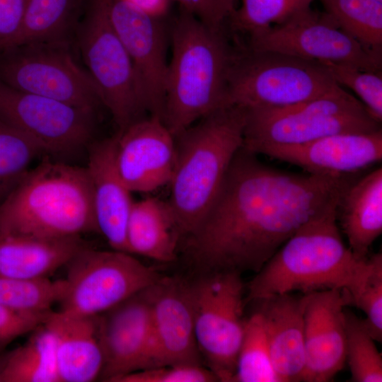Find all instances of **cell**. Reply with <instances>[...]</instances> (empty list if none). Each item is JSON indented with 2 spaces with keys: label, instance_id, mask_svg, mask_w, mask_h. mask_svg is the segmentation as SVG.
Segmentation results:
<instances>
[{
  "label": "cell",
  "instance_id": "6da1fadb",
  "mask_svg": "<svg viewBox=\"0 0 382 382\" xmlns=\"http://www.w3.org/2000/svg\"><path fill=\"white\" fill-rule=\"evenodd\" d=\"M256 156L238 150L216 199L187 236L191 257L204 272H257L351 182L347 175L284 171Z\"/></svg>",
  "mask_w": 382,
  "mask_h": 382
},
{
  "label": "cell",
  "instance_id": "7a4b0ae2",
  "mask_svg": "<svg viewBox=\"0 0 382 382\" xmlns=\"http://www.w3.org/2000/svg\"><path fill=\"white\" fill-rule=\"evenodd\" d=\"M340 196L301 226L256 272L248 286L247 301L340 289L350 304L369 272L371 260L358 258L345 245L336 217Z\"/></svg>",
  "mask_w": 382,
  "mask_h": 382
},
{
  "label": "cell",
  "instance_id": "3957f363",
  "mask_svg": "<svg viewBox=\"0 0 382 382\" xmlns=\"http://www.w3.org/2000/svg\"><path fill=\"white\" fill-rule=\"evenodd\" d=\"M163 122L175 137L212 112L229 106L228 76L236 48L225 27L212 28L180 7L170 28Z\"/></svg>",
  "mask_w": 382,
  "mask_h": 382
},
{
  "label": "cell",
  "instance_id": "277c9868",
  "mask_svg": "<svg viewBox=\"0 0 382 382\" xmlns=\"http://www.w3.org/2000/svg\"><path fill=\"white\" fill-rule=\"evenodd\" d=\"M243 108L229 105L201 118L175 137V163L168 203L182 236L198 226L216 199L243 144Z\"/></svg>",
  "mask_w": 382,
  "mask_h": 382
},
{
  "label": "cell",
  "instance_id": "5b68a950",
  "mask_svg": "<svg viewBox=\"0 0 382 382\" xmlns=\"http://www.w3.org/2000/svg\"><path fill=\"white\" fill-rule=\"evenodd\" d=\"M98 231L86 168L47 161L0 203V235L44 238Z\"/></svg>",
  "mask_w": 382,
  "mask_h": 382
},
{
  "label": "cell",
  "instance_id": "8992f818",
  "mask_svg": "<svg viewBox=\"0 0 382 382\" xmlns=\"http://www.w3.org/2000/svg\"><path fill=\"white\" fill-rule=\"evenodd\" d=\"M243 147L298 145L342 133L381 129L365 105L341 86L314 99L281 108L244 109Z\"/></svg>",
  "mask_w": 382,
  "mask_h": 382
},
{
  "label": "cell",
  "instance_id": "52a82bcc",
  "mask_svg": "<svg viewBox=\"0 0 382 382\" xmlns=\"http://www.w3.org/2000/svg\"><path fill=\"white\" fill-rule=\"evenodd\" d=\"M338 84L319 61L236 49L228 83V103L244 109L281 108L306 102Z\"/></svg>",
  "mask_w": 382,
  "mask_h": 382
},
{
  "label": "cell",
  "instance_id": "ba28073f",
  "mask_svg": "<svg viewBox=\"0 0 382 382\" xmlns=\"http://www.w3.org/2000/svg\"><path fill=\"white\" fill-rule=\"evenodd\" d=\"M189 291L201 358L218 381L232 382L245 323L241 273L204 272Z\"/></svg>",
  "mask_w": 382,
  "mask_h": 382
},
{
  "label": "cell",
  "instance_id": "9c48e42d",
  "mask_svg": "<svg viewBox=\"0 0 382 382\" xmlns=\"http://www.w3.org/2000/svg\"><path fill=\"white\" fill-rule=\"evenodd\" d=\"M75 36L101 103L121 131L145 111L131 60L108 16L105 0H88Z\"/></svg>",
  "mask_w": 382,
  "mask_h": 382
},
{
  "label": "cell",
  "instance_id": "30bf717a",
  "mask_svg": "<svg viewBox=\"0 0 382 382\" xmlns=\"http://www.w3.org/2000/svg\"><path fill=\"white\" fill-rule=\"evenodd\" d=\"M60 311L96 316L154 284L161 277L132 254L81 248L66 265Z\"/></svg>",
  "mask_w": 382,
  "mask_h": 382
},
{
  "label": "cell",
  "instance_id": "8fae6325",
  "mask_svg": "<svg viewBox=\"0 0 382 382\" xmlns=\"http://www.w3.org/2000/svg\"><path fill=\"white\" fill-rule=\"evenodd\" d=\"M70 44L40 42L0 52V81L18 91L96 110L102 104L88 72L73 57Z\"/></svg>",
  "mask_w": 382,
  "mask_h": 382
},
{
  "label": "cell",
  "instance_id": "7c38bea8",
  "mask_svg": "<svg viewBox=\"0 0 382 382\" xmlns=\"http://www.w3.org/2000/svg\"><path fill=\"white\" fill-rule=\"evenodd\" d=\"M94 113L0 81V118L22 132L42 154L66 156L86 146L93 132Z\"/></svg>",
  "mask_w": 382,
  "mask_h": 382
},
{
  "label": "cell",
  "instance_id": "4fadbf2b",
  "mask_svg": "<svg viewBox=\"0 0 382 382\" xmlns=\"http://www.w3.org/2000/svg\"><path fill=\"white\" fill-rule=\"evenodd\" d=\"M247 48L381 71V55L341 30L325 13L311 8L286 22L248 36Z\"/></svg>",
  "mask_w": 382,
  "mask_h": 382
},
{
  "label": "cell",
  "instance_id": "5bb4252c",
  "mask_svg": "<svg viewBox=\"0 0 382 382\" xmlns=\"http://www.w3.org/2000/svg\"><path fill=\"white\" fill-rule=\"evenodd\" d=\"M108 16L131 60L145 111L163 120L168 62L163 20L126 0H105Z\"/></svg>",
  "mask_w": 382,
  "mask_h": 382
},
{
  "label": "cell",
  "instance_id": "9a60e30c",
  "mask_svg": "<svg viewBox=\"0 0 382 382\" xmlns=\"http://www.w3.org/2000/svg\"><path fill=\"white\" fill-rule=\"evenodd\" d=\"M146 290L151 323L146 369L169 364H201L189 283L179 279L161 277Z\"/></svg>",
  "mask_w": 382,
  "mask_h": 382
},
{
  "label": "cell",
  "instance_id": "2e32d148",
  "mask_svg": "<svg viewBox=\"0 0 382 382\" xmlns=\"http://www.w3.org/2000/svg\"><path fill=\"white\" fill-rule=\"evenodd\" d=\"M115 137V166L131 192H150L170 183L175 140L159 117H141Z\"/></svg>",
  "mask_w": 382,
  "mask_h": 382
},
{
  "label": "cell",
  "instance_id": "e0dca14e",
  "mask_svg": "<svg viewBox=\"0 0 382 382\" xmlns=\"http://www.w3.org/2000/svg\"><path fill=\"white\" fill-rule=\"evenodd\" d=\"M146 289L98 316L101 381L116 382L146 366L151 323Z\"/></svg>",
  "mask_w": 382,
  "mask_h": 382
},
{
  "label": "cell",
  "instance_id": "ac0fdd59",
  "mask_svg": "<svg viewBox=\"0 0 382 382\" xmlns=\"http://www.w3.org/2000/svg\"><path fill=\"white\" fill-rule=\"evenodd\" d=\"M345 291L306 294L304 311L305 367L303 381H330L346 362Z\"/></svg>",
  "mask_w": 382,
  "mask_h": 382
},
{
  "label": "cell",
  "instance_id": "d6986e66",
  "mask_svg": "<svg viewBox=\"0 0 382 382\" xmlns=\"http://www.w3.org/2000/svg\"><path fill=\"white\" fill-rule=\"evenodd\" d=\"M287 162L315 174L344 175L382 159V129L342 133L298 145L264 144L247 150Z\"/></svg>",
  "mask_w": 382,
  "mask_h": 382
},
{
  "label": "cell",
  "instance_id": "ffe728a7",
  "mask_svg": "<svg viewBox=\"0 0 382 382\" xmlns=\"http://www.w3.org/2000/svg\"><path fill=\"white\" fill-rule=\"evenodd\" d=\"M115 137L90 146L86 167L98 232L112 250L128 253L127 224L134 201L115 163Z\"/></svg>",
  "mask_w": 382,
  "mask_h": 382
},
{
  "label": "cell",
  "instance_id": "44dd1931",
  "mask_svg": "<svg viewBox=\"0 0 382 382\" xmlns=\"http://www.w3.org/2000/svg\"><path fill=\"white\" fill-rule=\"evenodd\" d=\"M271 358L280 382L303 381L306 294L272 295L256 301Z\"/></svg>",
  "mask_w": 382,
  "mask_h": 382
},
{
  "label": "cell",
  "instance_id": "7402d4cb",
  "mask_svg": "<svg viewBox=\"0 0 382 382\" xmlns=\"http://www.w3.org/2000/svg\"><path fill=\"white\" fill-rule=\"evenodd\" d=\"M44 323L54 337L59 382H91L99 378L103 359L98 316L52 311Z\"/></svg>",
  "mask_w": 382,
  "mask_h": 382
},
{
  "label": "cell",
  "instance_id": "603a6c76",
  "mask_svg": "<svg viewBox=\"0 0 382 382\" xmlns=\"http://www.w3.org/2000/svg\"><path fill=\"white\" fill-rule=\"evenodd\" d=\"M336 217L354 255L361 260L368 258L371 246L382 233L381 167L352 180L342 190Z\"/></svg>",
  "mask_w": 382,
  "mask_h": 382
},
{
  "label": "cell",
  "instance_id": "cb8c5ba5",
  "mask_svg": "<svg viewBox=\"0 0 382 382\" xmlns=\"http://www.w3.org/2000/svg\"><path fill=\"white\" fill-rule=\"evenodd\" d=\"M83 246L80 236L44 238L0 235V275L26 279L49 278Z\"/></svg>",
  "mask_w": 382,
  "mask_h": 382
},
{
  "label": "cell",
  "instance_id": "d4e9b609",
  "mask_svg": "<svg viewBox=\"0 0 382 382\" xmlns=\"http://www.w3.org/2000/svg\"><path fill=\"white\" fill-rule=\"evenodd\" d=\"M180 236L168 202L146 198L133 202L127 224L129 253L169 262L175 259Z\"/></svg>",
  "mask_w": 382,
  "mask_h": 382
},
{
  "label": "cell",
  "instance_id": "484cf974",
  "mask_svg": "<svg viewBox=\"0 0 382 382\" xmlns=\"http://www.w3.org/2000/svg\"><path fill=\"white\" fill-rule=\"evenodd\" d=\"M88 0H28L16 34L0 45V52L40 42L70 44Z\"/></svg>",
  "mask_w": 382,
  "mask_h": 382
},
{
  "label": "cell",
  "instance_id": "4316f807",
  "mask_svg": "<svg viewBox=\"0 0 382 382\" xmlns=\"http://www.w3.org/2000/svg\"><path fill=\"white\" fill-rule=\"evenodd\" d=\"M4 382H59L54 337L44 323L9 351Z\"/></svg>",
  "mask_w": 382,
  "mask_h": 382
},
{
  "label": "cell",
  "instance_id": "83f0119b",
  "mask_svg": "<svg viewBox=\"0 0 382 382\" xmlns=\"http://www.w3.org/2000/svg\"><path fill=\"white\" fill-rule=\"evenodd\" d=\"M336 25L367 49L381 55L382 1L319 0Z\"/></svg>",
  "mask_w": 382,
  "mask_h": 382
},
{
  "label": "cell",
  "instance_id": "f1b7e54d",
  "mask_svg": "<svg viewBox=\"0 0 382 382\" xmlns=\"http://www.w3.org/2000/svg\"><path fill=\"white\" fill-rule=\"evenodd\" d=\"M64 279H18L0 275V305L18 313L46 316L64 291Z\"/></svg>",
  "mask_w": 382,
  "mask_h": 382
},
{
  "label": "cell",
  "instance_id": "f546056e",
  "mask_svg": "<svg viewBox=\"0 0 382 382\" xmlns=\"http://www.w3.org/2000/svg\"><path fill=\"white\" fill-rule=\"evenodd\" d=\"M232 382H280L262 319L257 311L245 320Z\"/></svg>",
  "mask_w": 382,
  "mask_h": 382
},
{
  "label": "cell",
  "instance_id": "4dcf8cb0",
  "mask_svg": "<svg viewBox=\"0 0 382 382\" xmlns=\"http://www.w3.org/2000/svg\"><path fill=\"white\" fill-rule=\"evenodd\" d=\"M314 0H241L228 22L233 32L248 36L282 24L311 8Z\"/></svg>",
  "mask_w": 382,
  "mask_h": 382
},
{
  "label": "cell",
  "instance_id": "1f68e13d",
  "mask_svg": "<svg viewBox=\"0 0 382 382\" xmlns=\"http://www.w3.org/2000/svg\"><path fill=\"white\" fill-rule=\"evenodd\" d=\"M40 154L33 142L0 118V203L25 178L31 163Z\"/></svg>",
  "mask_w": 382,
  "mask_h": 382
},
{
  "label": "cell",
  "instance_id": "d6a6232c",
  "mask_svg": "<svg viewBox=\"0 0 382 382\" xmlns=\"http://www.w3.org/2000/svg\"><path fill=\"white\" fill-rule=\"evenodd\" d=\"M346 361L352 382H381L382 357L362 319L345 312Z\"/></svg>",
  "mask_w": 382,
  "mask_h": 382
},
{
  "label": "cell",
  "instance_id": "836d02e7",
  "mask_svg": "<svg viewBox=\"0 0 382 382\" xmlns=\"http://www.w3.org/2000/svg\"><path fill=\"white\" fill-rule=\"evenodd\" d=\"M340 86L352 89L363 101L371 115L382 121L381 71H370L357 66L328 61L320 62Z\"/></svg>",
  "mask_w": 382,
  "mask_h": 382
},
{
  "label": "cell",
  "instance_id": "e575fe53",
  "mask_svg": "<svg viewBox=\"0 0 382 382\" xmlns=\"http://www.w3.org/2000/svg\"><path fill=\"white\" fill-rule=\"evenodd\" d=\"M369 272L352 304L361 309L364 324L375 341L382 340V254L371 255Z\"/></svg>",
  "mask_w": 382,
  "mask_h": 382
},
{
  "label": "cell",
  "instance_id": "d590c367",
  "mask_svg": "<svg viewBox=\"0 0 382 382\" xmlns=\"http://www.w3.org/2000/svg\"><path fill=\"white\" fill-rule=\"evenodd\" d=\"M218 381L208 369L197 364L164 365L127 374L116 382H212Z\"/></svg>",
  "mask_w": 382,
  "mask_h": 382
},
{
  "label": "cell",
  "instance_id": "8d00e7d4",
  "mask_svg": "<svg viewBox=\"0 0 382 382\" xmlns=\"http://www.w3.org/2000/svg\"><path fill=\"white\" fill-rule=\"evenodd\" d=\"M49 314H23L0 305V353L4 352L8 345L16 339L30 333L43 323Z\"/></svg>",
  "mask_w": 382,
  "mask_h": 382
},
{
  "label": "cell",
  "instance_id": "74e56055",
  "mask_svg": "<svg viewBox=\"0 0 382 382\" xmlns=\"http://www.w3.org/2000/svg\"><path fill=\"white\" fill-rule=\"evenodd\" d=\"M207 25L220 28L226 25L236 8V0H175Z\"/></svg>",
  "mask_w": 382,
  "mask_h": 382
},
{
  "label": "cell",
  "instance_id": "f35d334b",
  "mask_svg": "<svg viewBox=\"0 0 382 382\" xmlns=\"http://www.w3.org/2000/svg\"><path fill=\"white\" fill-rule=\"evenodd\" d=\"M28 0H0V45L18 31Z\"/></svg>",
  "mask_w": 382,
  "mask_h": 382
},
{
  "label": "cell",
  "instance_id": "ab89813d",
  "mask_svg": "<svg viewBox=\"0 0 382 382\" xmlns=\"http://www.w3.org/2000/svg\"><path fill=\"white\" fill-rule=\"evenodd\" d=\"M127 2L154 18L164 20L170 8L171 0H126Z\"/></svg>",
  "mask_w": 382,
  "mask_h": 382
},
{
  "label": "cell",
  "instance_id": "60d3db41",
  "mask_svg": "<svg viewBox=\"0 0 382 382\" xmlns=\"http://www.w3.org/2000/svg\"><path fill=\"white\" fill-rule=\"evenodd\" d=\"M9 351L0 353V382H4L5 369L7 364Z\"/></svg>",
  "mask_w": 382,
  "mask_h": 382
},
{
  "label": "cell",
  "instance_id": "b9f144b4",
  "mask_svg": "<svg viewBox=\"0 0 382 382\" xmlns=\"http://www.w3.org/2000/svg\"><path fill=\"white\" fill-rule=\"evenodd\" d=\"M379 1H382V0H379Z\"/></svg>",
  "mask_w": 382,
  "mask_h": 382
}]
</instances>
